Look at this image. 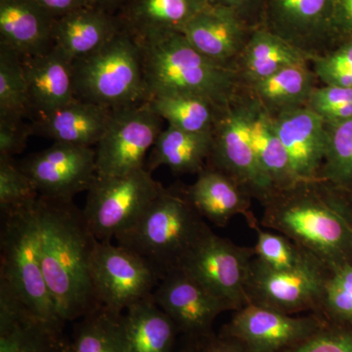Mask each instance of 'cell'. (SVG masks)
I'll return each instance as SVG.
<instances>
[{"label": "cell", "instance_id": "cell-15", "mask_svg": "<svg viewBox=\"0 0 352 352\" xmlns=\"http://www.w3.org/2000/svg\"><path fill=\"white\" fill-rule=\"evenodd\" d=\"M31 178L39 195L74 200L87 191L96 176V153L92 147L54 143L19 164Z\"/></svg>", "mask_w": 352, "mask_h": 352}, {"label": "cell", "instance_id": "cell-24", "mask_svg": "<svg viewBox=\"0 0 352 352\" xmlns=\"http://www.w3.org/2000/svg\"><path fill=\"white\" fill-rule=\"evenodd\" d=\"M183 194L203 219L219 227L236 215L251 212L250 194L232 178L210 166L198 173L196 182Z\"/></svg>", "mask_w": 352, "mask_h": 352}, {"label": "cell", "instance_id": "cell-26", "mask_svg": "<svg viewBox=\"0 0 352 352\" xmlns=\"http://www.w3.org/2000/svg\"><path fill=\"white\" fill-rule=\"evenodd\" d=\"M310 58L263 27L256 28L238 59L236 69L245 87L288 67L309 64Z\"/></svg>", "mask_w": 352, "mask_h": 352}, {"label": "cell", "instance_id": "cell-40", "mask_svg": "<svg viewBox=\"0 0 352 352\" xmlns=\"http://www.w3.org/2000/svg\"><path fill=\"white\" fill-rule=\"evenodd\" d=\"M280 352H352V326L327 319L318 332Z\"/></svg>", "mask_w": 352, "mask_h": 352}, {"label": "cell", "instance_id": "cell-22", "mask_svg": "<svg viewBox=\"0 0 352 352\" xmlns=\"http://www.w3.org/2000/svg\"><path fill=\"white\" fill-rule=\"evenodd\" d=\"M122 25L118 14L90 6L82 7L55 19L53 47L74 63L100 50Z\"/></svg>", "mask_w": 352, "mask_h": 352}, {"label": "cell", "instance_id": "cell-1", "mask_svg": "<svg viewBox=\"0 0 352 352\" xmlns=\"http://www.w3.org/2000/svg\"><path fill=\"white\" fill-rule=\"evenodd\" d=\"M41 266L62 321L80 320L100 307L90 263L96 237L73 200L39 196Z\"/></svg>", "mask_w": 352, "mask_h": 352}, {"label": "cell", "instance_id": "cell-39", "mask_svg": "<svg viewBox=\"0 0 352 352\" xmlns=\"http://www.w3.org/2000/svg\"><path fill=\"white\" fill-rule=\"evenodd\" d=\"M307 107L326 124L352 118V88L318 85L315 87Z\"/></svg>", "mask_w": 352, "mask_h": 352}, {"label": "cell", "instance_id": "cell-2", "mask_svg": "<svg viewBox=\"0 0 352 352\" xmlns=\"http://www.w3.org/2000/svg\"><path fill=\"white\" fill-rule=\"evenodd\" d=\"M342 193L325 180L298 182L264 201L261 226L302 245L333 271L352 265V226Z\"/></svg>", "mask_w": 352, "mask_h": 352}, {"label": "cell", "instance_id": "cell-36", "mask_svg": "<svg viewBox=\"0 0 352 352\" xmlns=\"http://www.w3.org/2000/svg\"><path fill=\"white\" fill-rule=\"evenodd\" d=\"M310 65L322 85L352 88V38L346 39L325 54L314 58Z\"/></svg>", "mask_w": 352, "mask_h": 352}, {"label": "cell", "instance_id": "cell-29", "mask_svg": "<svg viewBox=\"0 0 352 352\" xmlns=\"http://www.w3.org/2000/svg\"><path fill=\"white\" fill-rule=\"evenodd\" d=\"M124 318L131 352H173L177 329L153 296L126 309Z\"/></svg>", "mask_w": 352, "mask_h": 352}, {"label": "cell", "instance_id": "cell-28", "mask_svg": "<svg viewBox=\"0 0 352 352\" xmlns=\"http://www.w3.org/2000/svg\"><path fill=\"white\" fill-rule=\"evenodd\" d=\"M214 131L193 133L168 126L153 146L146 170L166 166L177 175H198L207 166Z\"/></svg>", "mask_w": 352, "mask_h": 352}, {"label": "cell", "instance_id": "cell-18", "mask_svg": "<svg viewBox=\"0 0 352 352\" xmlns=\"http://www.w3.org/2000/svg\"><path fill=\"white\" fill-rule=\"evenodd\" d=\"M62 331L0 284V352H71V342Z\"/></svg>", "mask_w": 352, "mask_h": 352}, {"label": "cell", "instance_id": "cell-32", "mask_svg": "<svg viewBox=\"0 0 352 352\" xmlns=\"http://www.w3.org/2000/svg\"><path fill=\"white\" fill-rule=\"evenodd\" d=\"M148 102L153 111L166 120L168 126L193 133L214 131L226 109L193 95H157Z\"/></svg>", "mask_w": 352, "mask_h": 352}, {"label": "cell", "instance_id": "cell-7", "mask_svg": "<svg viewBox=\"0 0 352 352\" xmlns=\"http://www.w3.org/2000/svg\"><path fill=\"white\" fill-rule=\"evenodd\" d=\"M258 102L243 90L220 115L207 166L232 178L261 205L276 192L261 170L252 141V122Z\"/></svg>", "mask_w": 352, "mask_h": 352}, {"label": "cell", "instance_id": "cell-38", "mask_svg": "<svg viewBox=\"0 0 352 352\" xmlns=\"http://www.w3.org/2000/svg\"><path fill=\"white\" fill-rule=\"evenodd\" d=\"M322 315L328 320L352 326V265L335 270L329 278Z\"/></svg>", "mask_w": 352, "mask_h": 352}, {"label": "cell", "instance_id": "cell-30", "mask_svg": "<svg viewBox=\"0 0 352 352\" xmlns=\"http://www.w3.org/2000/svg\"><path fill=\"white\" fill-rule=\"evenodd\" d=\"M80 320L71 352H131L124 312L101 305Z\"/></svg>", "mask_w": 352, "mask_h": 352}, {"label": "cell", "instance_id": "cell-21", "mask_svg": "<svg viewBox=\"0 0 352 352\" xmlns=\"http://www.w3.org/2000/svg\"><path fill=\"white\" fill-rule=\"evenodd\" d=\"M55 18L36 0H0V46L29 58L53 47Z\"/></svg>", "mask_w": 352, "mask_h": 352}, {"label": "cell", "instance_id": "cell-31", "mask_svg": "<svg viewBox=\"0 0 352 352\" xmlns=\"http://www.w3.org/2000/svg\"><path fill=\"white\" fill-rule=\"evenodd\" d=\"M252 141L259 166L276 191L289 188L300 182L288 152L275 131L272 118L258 103L252 122Z\"/></svg>", "mask_w": 352, "mask_h": 352}, {"label": "cell", "instance_id": "cell-17", "mask_svg": "<svg viewBox=\"0 0 352 352\" xmlns=\"http://www.w3.org/2000/svg\"><path fill=\"white\" fill-rule=\"evenodd\" d=\"M254 30L232 11L208 4L187 23L182 34L204 56L236 69Z\"/></svg>", "mask_w": 352, "mask_h": 352}, {"label": "cell", "instance_id": "cell-16", "mask_svg": "<svg viewBox=\"0 0 352 352\" xmlns=\"http://www.w3.org/2000/svg\"><path fill=\"white\" fill-rule=\"evenodd\" d=\"M157 307L175 323L178 333L201 340L212 336L217 317L229 308L182 270L168 273L153 294Z\"/></svg>", "mask_w": 352, "mask_h": 352}, {"label": "cell", "instance_id": "cell-9", "mask_svg": "<svg viewBox=\"0 0 352 352\" xmlns=\"http://www.w3.org/2000/svg\"><path fill=\"white\" fill-rule=\"evenodd\" d=\"M333 271L319 263L292 270H274L254 256L245 285L248 305L294 315H322L326 285Z\"/></svg>", "mask_w": 352, "mask_h": 352}, {"label": "cell", "instance_id": "cell-12", "mask_svg": "<svg viewBox=\"0 0 352 352\" xmlns=\"http://www.w3.org/2000/svg\"><path fill=\"white\" fill-rule=\"evenodd\" d=\"M162 124L149 102L113 111L95 148L97 175L122 176L145 168L146 154L164 131Z\"/></svg>", "mask_w": 352, "mask_h": 352}, {"label": "cell", "instance_id": "cell-47", "mask_svg": "<svg viewBox=\"0 0 352 352\" xmlns=\"http://www.w3.org/2000/svg\"><path fill=\"white\" fill-rule=\"evenodd\" d=\"M177 352H203L201 340L184 337V344Z\"/></svg>", "mask_w": 352, "mask_h": 352}, {"label": "cell", "instance_id": "cell-13", "mask_svg": "<svg viewBox=\"0 0 352 352\" xmlns=\"http://www.w3.org/2000/svg\"><path fill=\"white\" fill-rule=\"evenodd\" d=\"M326 322L321 314L294 316L249 303L236 311L219 336L237 342L243 352H280L318 332Z\"/></svg>", "mask_w": 352, "mask_h": 352}, {"label": "cell", "instance_id": "cell-10", "mask_svg": "<svg viewBox=\"0 0 352 352\" xmlns=\"http://www.w3.org/2000/svg\"><path fill=\"white\" fill-rule=\"evenodd\" d=\"M254 256V248L240 247L210 230L184 258L179 270L226 303L229 310L237 311L248 305L245 285Z\"/></svg>", "mask_w": 352, "mask_h": 352}, {"label": "cell", "instance_id": "cell-14", "mask_svg": "<svg viewBox=\"0 0 352 352\" xmlns=\"http://www.w3.org/2000/svg\"><path fill=\"white\" fill-rule=\"evenodd\" d=\"M335 0H264L261 27L314 58L339 44L333 30Z\"/></svg>", "mask_w": 352, "mask_h": 352}, {"label": "cell", "instance_id": "cell-41", "mask_svg": "<svg viewBox=\"0 0 352 352\" xmlns=\"http://www.w3.org/2000/svg\"><path fill=\"white\" fill-rule=\"evenodd\" d=\"M34 134L24 119L0 118V159H13L24 151L28 139Z\"/></svg>", "mask_w": 352, "mask_h": 352}, {"label": "cell", "instance_id": "cell-45", "mask_svg": "<svg viewBox=\"0 0 352 352\" xmlns=\"http://www.w3.org/2000/svg\"><path fill=\"white\" fill-rule=\"evenodd\" d=\"M201 342L203 352H243L237 342L214 333L201 340Z\"/></svg>", "mask_w": 352, "mask_h": 352}, {"label": "cell", "instance_id": "cell-34", "mask_svg": "<svg viewBox=\"0 0 352 352\" xmlns=\"http://www.w3.org/2000/svg\"><path fill=\"white\" fill-rule=\"evenodd\" d=\"M328 143L320 178L335 188L349 191L352 186V118L326 124Z\"/></svg>", "mask_w": 352, "mask_h": 352}, {"label": "cell", "instance_id": "cell-23", "mask_svg": "<svg viewBox=\"0 0 352 352\" xmlns=\"http://www.w3.org/2000/svg\"><path fill=\"white\" fill-rule=\"evenodd\" d=\"M112 113L96 104L75 99L56 112L36 118L32 131L54 143L92 147L107 129Z\"/></svg>", "mask_w": 352, "mask_h": 352}, {"label": "cell", "instance_id": "cell-43", "mask_svg": "<svg viewBox=\"0 0 352 352\" xmlns=\"http://www.w3.org/2000/svg\"><path fill=\"white\" fill-rule=\"evenodd\" d=\"M333 22L339 43L352 38V0H335Z\"/></svg>", "mask_w": 352, "mask_h": 352}, {"label": "cell", "instance_id": "cell-33", "mask_svg": "<svg viewBox=\"0 0 352 352\" xmlns=\"http://www.w3.org/2000/svg\"><path fill=\"white\" fill-rule=\"evenodd\" d=\"M245 217L250 227L258 234V241L254 247L256 258L268 267L274 270H292L324 263L311 252L286 236L261 229L252 212Z\"/></svg>", "mask_w": 352, "mask_h": 352}, {"label": "cell", "instance_id": "cell-19", "mask_svg": "<svg viewBox=\"0 0 352 352\" xmlns=\"http://www.w3.org/2000/svg\"><path fill=\"white\" fill-rule=\"evenodd\" d=\"M272 122L298 179H321L327 153L326 122L307 107L281 113L272 118Z\"/></svg>", "mask_w": 352, "mask_h": 352}, {"label": "cell", "instance_id": "cell-35", "mask_svg": "<svg viewBox=\"0 0 352 352\" xmlns=\"http://www.w3.org/2000/svg\"><path fill=\"white\" fill-rule=\"evenodd\" d=\"M29 113L23 58L0 46V118L24 119Z\"/></svg>", "mask_w": 352, "mask_h": 352}, {"label": "cell", "instance_id": "cell-42", "mask_svg": "<svg viewBox=\"0 0 352 352\" xmlns=\"http://www.w3.org/2000/svg\"><path fill=\"white\" fill-rule=\"evenodd\" d=\"M208 2L210 6L232 11L254 29L261 27L263 22L264 0H208Z\"/></svg>", "mask_w": 352, "mask_h": 352}, {"label": "cell", "instance_id": "cell-27", "mask_svg": "<svg viewBox=\"0 0 352 352\" xmlns=\"http://www.w3.org/2000/svg\"><path fill=\"white\" fill-rule=\"evenodd\" d=\"M318 82L311 65L302 64L281 69L265 80L245 87V89L271 118H274L307 107Z\"/></svg>", "mask_w": 352, "mask_h": 352}, {"label": "cell", "instance_id": "cell-48", "mask_svg": "<svg viewBox=\"0 0 352 352\" xmlns=\"http://www.w3.org/2000/svg\"><path fill=\"white\" fill-rule=\"evenodd\" d=\"M347 193L351 194V203H352V186L351 188L349 190V191H346Z\"/></svg>", "mask_w": 352, "mask_h": 352}, {"label": "cell", "instance_id": "cell-11", "mask_svg": "<svg viewBox=\"0 0 352 352\" xmlns=\"http://www.w3.org/2000/svg\"><path fill=\"white\" fill-rule=\"evenodd\" d=\"M90 276L99 305L124 312L153 296L161 277L142 256L122 245L97 241Z\"/></svg>", "mask_w": 352, "mask_h": 352}, {"label": "cell", "instance_id": "cell-20", "mask_svg": "<svg viewBox=\"0 0 352 352\" xmlns=\"http://www.w3.org/2000/svg\"><path fill=\"white\" fill-rule=\"evenodd\" d=\"M30 110L36 117L50 115L75 100L73 63L52 47L23 59Z\"/></svg>", "mask_w": 352, "mask_h": 352}, {"label": "cell", "instance_id": "cell-25", "mask_svg": "<svg viewBox=\"0 0 352 352\" xmlns=\"http://www.w3.org/2000/svg\"><path fill=\"white\" fill-rule=\"evenodd\" d=\"M208 0H129L118 14L122 25L136 38L182 32Z\"/></svg>", "mask_w": 352, "mask_h": 352}, {"label": "cell", "instance_id": "cell-3", "mask_svg": "<svg viewBox=\"0 0 352 352\" xmlns=\"http://www.w3.org/2000/svg\"><path fill=\"white\" fill-rule=\"evenodd\" d=\"M138 39L149 100L157 95H193L226 108L245 89L235 69L204 56L182 32Z\"/></svg>", "mask_w": 352, "mask_h": 352}, {"label": "cell", "instance_id": "cell-37", "mask_svg": "<svg viewBox=\"0 0 352 352\" xmlns=\"http://www.w3.org/2000/svg\"><path fill=\"white\" fill-rule=\"evenodd\" d=\"M38 189L31 178L13 159H0V210H13L38 199Z\"/></svg>", "mask_w": 352, "mask_h": 352}, {"label": "cell", "instance_id": "cell-4", "mask_svg": "<svg viewBox=\"0 0 352 352\" xmlns=\"http://www.w3.org/2000/svg\"><path fill=\"white\" fill-rule=\"evenodd\" d=\"M210 230L183 192L164 188L138 221L116 241L151 264L162 280L179 270L189 252Z\"/></svg>", "mask_w": 352, "mask_h": 352}, {"label": "cell", "instance_id": "cell-46", "mask_svg": "<svg viewBox=\"0 0 352 352\" xmlns=\"http://www.w3.org/2000/svg\"><path fill=\"white\" fill-rule=\"evenodd\" d=\"M129 0H88V6L96 7L109 13L117 14L124 8Z\"/></svg>", "mask_w": 352, "mask_h": 352}, {"label": "cell", "instance_id": "cell-5", "mask_svg": "<svg viewBox=\"0 0 352 352\" xmlns=\"http://www.w3.org/2000/svg\"><path fill=\"white\" fill-rule=\"evenodd\" d=\"M76 98L109 110L149 101L139 39L122 25L100 50L73 63Z\"/></svg>", "mask_w": 352, "mask_h": 352}, {"label": "cell", "instance_id": "cell-44", "mask_svg": "<svg viewBox=\"0 0 352 352\" xmlns=\"http://www.w3.org/2000/svg\"><path fill=\"white\" fill-rule=\"evenodd\" d=\"M55 19L88 6V0H36Z\"/></svg>", "mask_w": 352, "mask_h": 352}, {"label": "cell", "instance_id": "cell-6", "mask_svg": "<svg viewBox=\"0 0 352 352\" xmlns=\"http://www.w3.org/2000/svg\"><path fill=\"white\" fill-rule=\"evenodd\" d=\"M38 200L1 212L0 284L43 320L63 327L41 266Z\"/></svg>", "mask_w": 352, "mask_h": 352}, {"label": "cell", "instance_id": "cell-8", "mask_svg": "<svg viewBox=\"0 0 352 352\" xmlns=\"http://www.w3.org/2000/svg\"><path fill=\"white\" fill-rule=\"evenodd\" d=\"M164 187L146 168L122 176H95L82 210L88 228L101 242H112L139 219Z\"/></svg>", "mask_w": 352, "mask_h": 352}]
</instances>
